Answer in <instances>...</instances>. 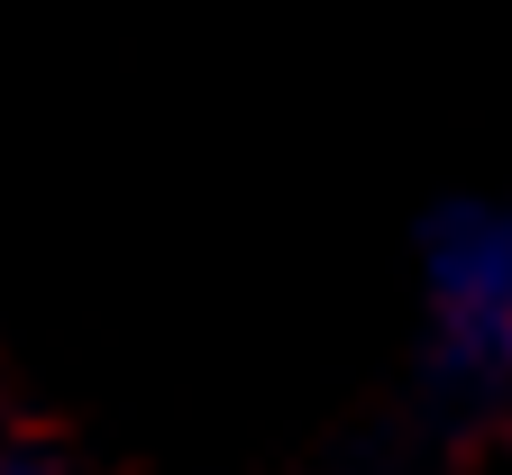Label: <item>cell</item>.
<instances>
[{"label":"cell","instance_id":"cell-2","mask_svg":"<svg viewBox=\"0 0 512 475\" xmlns=\"http://www.w3.org/2000/svg\"><path fill=\"white\" fill-rule=\"evenodd\" d=\"M0 475H55L46 457H0Z\"/></svg>","mask_w":512,"mask_h":475},{"label":"cell","instance_id":"cell-1","mask_svg":"<svg viewBox=\"0 0 512 475\" xmlns=\"http://www.w3.org/2000/svg\"><path fill=\"white\" fill-rule=\"evenodd\" d=\"M430 311L458 366H512V220L448 211L430 229Z\"/></svg>","mask_w":512,"mask_h":475}]
</instances>
